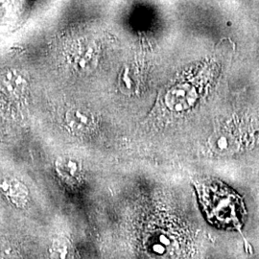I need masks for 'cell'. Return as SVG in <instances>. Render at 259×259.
Wrapping results in <instances>:
<instances>
[{
	"instance_id": "1",
	"label": "cell",
	"mask_w": 259,
	"mask_h": 259,
	"mask_svg": "<svg viewBox=\"0 0 259 259\" xmlns=\"http://www.w3.org/2000/svg\"><path fill=\"white\" fill-rule=\"evenodd\" d=\"M27 88V78L19 69L10 68L0 78V89L10 97L18 98L22 96Z\"/></svg>"
},
{
	"instance_id": "2",
	"label": "cell",
	"mask_w": 259,
	"mask_h": 259,
	"mask_svg": "<svg viewBox=\"0 0 259 259\" xmlns=\"http://www.w3.org/2000/svg\"><path fill=\"white\" fill-rule=\"evenodd\" d=\"M65 122L67 129L74 133H84L94 125L93 113L85 109L73 108L65 112Z\"/></svg>"
},
{
	"instance_id": "4",
	"label": "cell",
	"mask_w": 259,
	"mask_h": 259,
	"mask_svg": "<svg viewBox=\"0 0 259 259\" xmlns=\"http://www.w3.org/2000/svg\"><path fill=\"white\" fill-rule=\"evenodd\" d=\"M55 170L59 177L68 184H74L82 173L80 161L70 156H62L55 160Z\"/></svg>"
},
{
	"instance_id": "10",
	"label": "cell",
	"mask_w": 259,
	"mask_h": 259,
	"mask_svg": "<svg viewBox=\"0 0 259 259\" xmlns=\"http://www.w3.org/2000/svg\"><path fill=\"white\" fill-rule=\"evenodd\" d=\"M129 68H125L121 74L120 83L122 85V89L125 91H131L132 90V78L130 77Z\"/></svg>"
},
{
	"instance_id": "9",
	"label": "cell",
	"mask_w": 259,
	"mask_h": 259,
	"mask_svg": "<svg viewBox=\"0 0 259 259\" xmlns=\"http://www.w3.org/2000/svg\"><path fill=\"white\" fill-rule=\"evenodd\" d=\"M213 147L216 149V150H219V151H226L228 150L230 147V139L225 136H219V137H216L215 139L213 140L212 142Z\"/></svg>"
},
{
	"instance_id": "3",
	"label": "cell",
	"mask_w": 259,
	"mask_h": 259,
	"mask_svg": "<svg viewBox=\"0 0 259 259\" xmlns=\"http://www.w3.org/2000/svg\"><path fill=\"white\" fill-rule=\"evenodd\" d=\"M0 191L8 199L10 203L16 206H23L27 201V188L17 179H12L9 177L1 179Z\"/></svg>"
},
{
	"instance_id": "8",
	"label": "cell",
	"mask_w": 259,
	"mask_h": 259,
	"mask_svg": "<svg viewBox=\"0 0 259 259\" xmlns=\"http://www.w3.org/2000/svg\"><path fill=\"white\" fill-rule=\"evenodd\" d=\"M170 240L169 238L167 237L165 234H160L159 235V238L157 239L156 243H154L152 245V250L156 253V254H163L166 250V248L170 245Z\"/></svg>"
},
{
	"instance_id": "5",
	"label": "cell",
	"mask_w": 259,
	"mask_h": 259,
	"mask_svg": "<svg viewBox=\"0 0 259 259\" xmlns=\"http://www.w3.org/2000/svg\"><path fill=\"white\" fill-rule=\"evenodd\" d=\"M49 253L51 259H73L72 247L65 238H58L53 241Z\"/></svg>"
},
{
	"instance_id": "6",
	"label": "cell",
	"mask_w": 259,
	"mask_h": 259,
	"mask_svg": "<svg viewBox=\"0 0 259 259\" xmlns=\"http://www.w3.org/2000/svg\"><path fill=\"white\" fill-rule=\"evenodd\" d=\"M93 58H94V49H93V47H88L83 49V52L75 55V66L78 69L85 70L91 65Z\"/></svg>"
},
{
	"instance_id": "7",
	"label": "cell",
	"mask_w": 259,
	"mask_h": 259,
	"mask_svg": "<svg viewBox=\"0 0 259 259\" xmlns=\"http://www.w3.org/2000/svg\"><path fill=\"white\" fill-rule=\"evenodd\" d=\"M0 259H16L14 248L3 238H0Z\"/></svg>"
}]
</instances>
